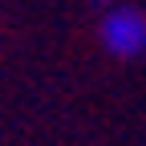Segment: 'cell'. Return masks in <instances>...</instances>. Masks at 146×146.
Returning <instances> with one entry per match:
<instances>
[{"label":"cell","instance_id":"6da1fadb","mask_svg":"<svg viewBox=\"0 0 146 146\" xmlns=\"http://www.w3.org/2000/svg\"><path fill=\"white\" fill-rule=\"evenodd\" d=\"M98 33H102V45L110 57L134 61L146 53V12H138L130 4H110Z\"/></svg>","mask_w":146,"mask_h":146},{"label":"cell","instance_id":"7a4b0ae2","mask_svg":"<svg viewBox=\"0 0 146 146\" xmlns=\"http://www.w3.org/2000/svg\"><path fill=\"white\" fill-rule=\"evenodd\" d=\"M94 4H102V8H110V0H94Z\"/></svg>","mask_w":146,"mask_h":146}]
</instances>
